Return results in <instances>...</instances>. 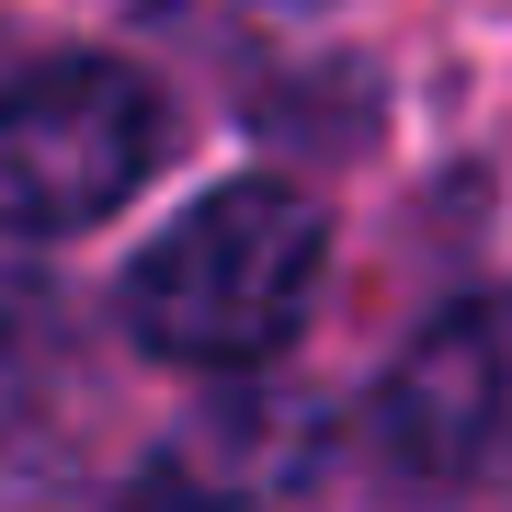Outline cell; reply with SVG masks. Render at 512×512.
I'll return each mask as SVG.
<instances>
[{"mask_svg": "<svg viewBox=\"0 0 512 512\" xmlns=\"http://www.w3.org/2000/svg\"><path fill=\"white\" fill-rule=\"evenodd\" d=\"M376 444L410 478H501L512 467V296H467L444 308L376 387Z\"/></svg>", "mask_w": 512, "mask_h": 512, "instance_id": "cell-3", "label": "cell"}, {"mask_svg": "<svg viewBox=\"0 0 512 512\" xmlns=\"http://www.w3.org/2000/svg\"><path fill=\"white\" fill-rule=\"evenodd\" d=\"M0 512H80V478L46 456V444L0 433Z\"/></svg>", "mask_w": 512, "mask_h": 512, "instance_id": "cell-4", "label": "cell"}, {"mask_svg": "<svg viewBox=\"0 0 512 512\" xmlns=\"http://www.w3.org/2000/svg\"><path fill=\"white\" fill-rule=\"evenodd\" d=\"M160 160V92L114 57H46L0 92V228L57 239L114 217Z\"/></svg>", "mask_w": 512, "mask_h": 512, "instance_id": "cell-2", "label": "cell"}, {"mask_svg": "<svg viewBox=\"0 0 512 512\" xmlns=\"http://www.w3.org/2000/svg\"><path fill=\"white\" fill-rule=\"evenodd\" d=\"M319 262L330 228L296 183H217L183 205L126 274V330L160 365H274L296 342V319L319 308Z\"/></svg>", "mask_w": 512, "mask_h": 512, "instance_id": "cell-1", "label": "cell"}]
</instances>
